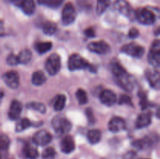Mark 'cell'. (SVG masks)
<instances>
[{
  "instance_id": "d6986e66",
  "label": "cell",
  "mask_w": 160,
  "mask_h": 159,
  "mask_svg": "<svg viewBox=\"0 0 160 159\" xmlns=\"http://www.w3.org/2000/svg\"><path fill=\"white\" fill-rule=\"evenodd\" d=\"M20 7L27 15H31L35 10V2L34 0H23L20 3Z\"/></svg>"
},
{
  "instance_id": "83f0119b",
  "label": "cell",
  "mask_w": 160,
  "mask_h": 159,
  "mask_svg": "<svg viewBox=\"0 0 160 159\" xmlns=\"http://www.w3.org/2000/svg\"><path fill=\"white\" fill-rule=\"evenodd\" d=\"M31 126V123L28 118H22L20 122L16 126V131L17 132H21L24 129H28V127Z\"/></svg>"
},
{
  "instance_id": "e575fe53",
  "label": "cell",
  "mask_w": 160,
  "mask_h": 159,
  "mask_svg": "<svg viewBox=\"0 0 160 159\" xmlns=\"http://www.w3.org/2000/svg\"><path fill=\"white\" fill-rule=\"evenodd\" d=\"M119 104H128L131 105L132 104V102H131V99L129 96L126 94L120 95V98L119 99Z\"/></svg>"
},
{
  "instance_id": "60d3db41",
  "label": "cell",
  "mask_w": 160,
  "mask_h": 159,
  "mask_svg": "<svg viewBox=\"0 0 160 159\" xmlns=\"http://www.w3.org/2000/svg\"><path fill=\"white\" fill-rule=\"evenodd\" d=\"M2 96H3V93L2 92H0V98H2Z\"/></svg>"
},
{
  "instance_id": "d6a6232c",
  "label": "cell",
  "mask_w": 160,
  "mask_h": 159,
  "mask_svg": "<svg viewBox=\"0 0 160 159\" xmlns=\"http://www.w3.org/2000/svg\"><path fill=\"white\" fill-rule=\"evenodd\" d=\"M9 139L6 135H0V151L6 150L9 146Z\"/></svg>"
},
{
  "instance_id": "7402d4cb",
  "label": "cell",
  "mask_w": 160,
  "mask_h": 159,
  "mask_svg": "<svg viewBox=\"0 0 160 159\" xmlns=\"http://www.w3.org/2000/svg\"><path fill=\"white\" fill-rule=\"evenodd\" d=\"M102 133L98 129H92L88 132V140L92 144L98 143L101 140Z\"/></svg>"
},
{
  "instance_id": "7bdbcfd3",
  "label": "cell",
  "mask_w": 160,
  "mask_h": 159,
  "mask_svg": "<svg viewBox=\"0 0 160 159\" xmlns=\"http://www.w3.org/2000/svg\"><path fill=\"white\" fill-rule=\"evenodd\" d=\"M103 159H107V158H103Z\"/></svg>"
},
{
  "instance_id": "3957f363",
  "label": "cell",
  "mask_w": 160,
  "mask_h": 159,
  "mask_svg": "<svg viewBox=\"0 0 160 159\" xmlns=\"http://www.w3.org/2000/svg\"><path fill=\"white\" fill-rule=\"evenodd\" d=\"M115 79L117 84L127 91H131L134 89V78L129 73H127L126 70L115 76Z\"/></svg>"
},
{
  "instance_id": "484cf974",
  "label": "cell",
  "mask_w": 160,
  "mask_h": 159,
  "mask_svg": "<svg viewBox=\"0 0 160 159\" xmlns=\"http://www.w3.org/2000/svg\"><path fill=\"white\" fill-rule=\"evenodd\" d=\"M42 30H43V32L45 34L52 35L56 33V30H57V25L54 22L47 21L42 26Z\"/></svg>"
},
{
  "instance_id": "603a6c76",
  "label": "cell",
  "mask_w": 160,
  "mask_h": 159,
  "mask_svg": "<svg viewBox=\"0 0 160 159\" xmlns=\"http://www.w3.org/2000/svg\"><path fill=\"white\" fill-rule=\"evenodd\" d=\"M31 57H32V53L28 49L22 50L17 55L19 63L21 64H26L29 62L31 61Z\"/></svg>"
},
{
  "instance_id": "6da1fadb",
  "label": "cell",
  "mask_w": 160,
  "mask_h": 159,
  "mask_svg": "<svg viewBox=\"0 0 160 159\" xmlns=\"http://www.w3.org/2000/svg\"><path fill=\"white\" fill-rule=\"evenodd\" d=\"M68 67L71 71L80 70H88L92 72L95 71V67L92 64L78 54H73L70 56L68 62Z\"/></svg>"
},
{
  "instance_id": "8992f818",
  "label": "cell",
  "mask_w": 160,
  "mask_h": 159,
  "mask_svg": "<svg viewBox=\"0 0 160 159\" xmlns=\"http://www.w3.org/2000/svg\"><path fill=\"white\" fill-rule=\"evenodd\" d=\"M76 10L74 6L70 2L65 5L62 12V22L64 25H70L74 22L76 19Z\"/></svg>"
},
{
  "instance_id": "d590c367",
  "label": "cell",
  "mask_w": 160,
  "mask_h": 159,
  "mask_svg": "<svg viewBox=\"0 0 160 159\" xmlns=\"http://www.w3.org/2000/svg\"><path fill=\"white\" fill-rule=\"evenodd\" d=\"M139 31L137 28H131L129 31V33H128V35L131 38H135L138 36Z\"/></svg>"
},
{
  "instance_id": "836d02e7",
  "label": "cell",
  "mask_w": 160,
  "mask_h": 159,
  "mask_svg": "<svg viewBox=\"0 0 160 159\" xmlns=\"http://www.w3.org/2000/svg\"><path fill=\"white\" fill-rule=\"evenodd\" d=\"M6 62H7L8 65H17V64H19L17 55H15L14 54L9 55L7 59H6Z\"/></svg>"
},
{
  "instance_id": "ac0fdd59",
  "label": "cell",
  "mask_w": 160,
  "mask_h": 159,
  "mask_svg": "<svg viewBox=\"0 0 160 159\" xmlns=\"http://www.w3.org/2000/svg\"><path fill=\"white\" fill-rule=\"evenodd\" d=\"M152 121V115L150 112H145L139 115L136 121V127L145 128L149 126Z\"/></svg>"
},
{
  "instance_id": "7a4b0ae2",
  "label": "cell",
  "mask_w": 160,
  "mask_h": 159,
  "mask_svg": "<svg viewBox=\"0 0 160 159\" xmlns=\"http://www.w3.org/2000/svg\"><path fill=\"white\" fill-rule=\"evenodd\" d=\"M134 17L138 20L139 23L145 25L152 24L156 21V16L154 12L146 8L137 9L134 12Z\"/></svg>"
},
{
  "instance_id": "5bb4252c",
  "label": "cell",
  "mask_w": 160,
  "mask_h": 159,
  "mask_svg": "<svg viewBox=\"0 0 160 159\" xmlns=\"http://www.w3.org/2000/svg\"><path fill=\"white\" fill-rule=\"evenodd\" d=\"M126 128V123L120 117H113L109 123V129L112 132H117Z\"/></svg>"
},
{
  "instance_id": "b9f144b4",
  "label": "cell",
  "mask_w": 160,
  "mask_h": 159,
  "mask_svg": "<svg viewBox=\"0 0 160 159\" xmlns=\"http://www.w3.org/2000/svg\"><path fill=\"white\" fill-rule=\"evenodd\" d=\"M142 159H148V158H142Z\"/></svg>"
},
{
  "instance_id": "277c9868",
  "label": "cell",
  "mask_w": 160,
  "mask_h": 159,
  "mask_svg": "<svg viewBox=\"0 0 160 159\" xmlns=\"http://www.w3.org/2000/svg\"><path fill=\"white\" fill-rule=\"evenodd\" d=\"M52 126L57 133L65 134L71 129V123L62 116H56L52 121Z\"/></svg>"
},
{
  "instance_id": "e0dca14e",
  "label": "cell",
  "mask_w": 160,
  "mask_h": 159,
  "mask_svg": "<svg viewBox=\"0 0 160 159\" xmlns=\"http://www.w3.org/2000/svg\"><path fill=\"white\" fill-rule=\"evenodd\" d=\"M146 77L152 87L156 89L159 88L160 84V78L159 73L157 70H148L146 72Z\"/></svg>"
},
{
  "instance_id": "7c38bea8",
  "label": "cell",
  "mask_w": 160,
  "mask_h": 159,
  "mask_svg": "<svg viewBox=\"0 0 160 159\" xmlns=\"http://www.w3.org/2000/svg\"><path fill=\"white\" fill-rule=\"evenodd\" d=\"M5 84L11 89H16L20 84V77L16 71H9L3 75Z\"/></svg>"
},
{
  "instance_id": "4316f807",
  "label": "cell",
  "mask_w": 160,
  "mask_h": 159,
  "mask_svg": "<svg viewBox=\"0 0 160 159\" xmlns=\"http://www.w3.org/2000/svg\"><path fill=\"white\" fill-rule=\"evenodd\" d=\"M110 4V0H97V12L101 14L106 11Z\"/></svg>"
},
{
  "instance_id": "f1b7e54d",
  "label": "cell",
  "mask_w": 160,
  "mask_h": 159,
  "mask_svg": "<svg viewBox=\"0 0 160 159\" xmlns=\"http://www.w3.org/2000/svg\"><path fill=\"white\" fill-rule=\"evenodd\" d=\"M40 4L45 5L51 8H57L62 3L63 0H38Z\"/></svg>"
},
{
  "instance_id": "ba28073f",
  "label": "cell",
  "mask_w": 160,
  "mask_h": 159,
  "mask_svg": "<svg viewBox=\"0 0 160 159\" xmlns=\"http://www.w3.org/2000/svg\"><path fill=\"white\" fill-rule=\"evenodd\" d=\"M121 51L132 57L141 58L145 53V48L135 43H131L123 45L121 48Z\"/></svg>"
},
{
  "instance_id": "ffe728a7",
  "label": "cell",
  "mask_w": 160,
  "mask_h": 159,
  "mask_svg": "<svg viewBox=\"0 0 160 159\" xmlns=\"http://www.w3.org/2000/svg\"><path fill=\"white\" fill-rule=\"evenodd\" d=\"M23 154L28 159H37L38 157V151L37 148L31 144H26L23 149Z\"/></svg>"
},
{
  "instance_id": "4dcf8cb0",
  "label": "cell",
  "mask_w": 160,
  "mask_h": 159,
  "mask_svg": "<svg viewBox=\"0 0 160 159\" xmlns=\"http://www.w3.org/2000/svg\"><path fill=\"white\" fill-rule=\"evenodd\" d=\"M28 108H30L31 109H34V110L38 111V112H41V113H45V106L42 103L39 102H31L29 104H28Z\"/></svg>"
},
{
  "instance_id": "8fae6325",
  "label": "cell",
  "mask_w": 160,
  "mask_h": 159,
  "mask_svg": "<svg viewBox=\"0 0 160 159\" xmlns=\"http://www.w3.org/2000/svg\"><path fill=\"white\" fill-rule=\"evenodd\" d=\"M114 7L120 13L128 18L131 19L133 17H134V12L126 0H117L114 4Z\"/></svg>"
},
{
  "instance_id": "52a82bcc",
  "label": "cell",
  "mask_w": 160,
  "mask_h": 159,
  "mask_svg": "<svg viewBox=\"0 0 160 159\" xmlns=\"http://www.w3.org/2000/svg\"><path fill=\"white\" fill-rule=\"evenodd\" d=\"M149 63L156 68L160 65V42L159 40L153 41L148 57Z\"/></svg>"
},
{
  "instance_id": "f546056e",
  "label": "cell",
  "mask_w": 160,
  "mask_h": 159,
  "mask_svg": "<svg viewBox=\"0 0 160 159\" xmlns=\"http://www.w3.org/2000/svg\"><path fill=\"white\" fill-rule=\"evenodd\" d=\"M76 97L80 104H84L88 102V95L85 90L78 89L76 92Z\"/></svg>"
},
{
  "instance_id": "ab89813d",
  "label": "cell",
  "mask_w": 160,
  "mask_h": 159,
  "mask_svg": "<svg viewBox=\"0 0 160 159\" xmlns=\"http://www.w3.org/2000/svg\"><path fill=\"white\" fill-rule=\"evenodd\" d=\"M9 1L12 2L18 3V4H19V3H20H20H21V2L23 1V0H9Z\"/></svg>"
},
{
  "instance_id": "cb8c5ba5",
  "label": "cell",
  "mask_w": 160,
  "mask_h": 159,
  "mask_svg": "<svg viewBox=\"0 0 160 159\" xmlns=\"http://www.w3.org/2000/svg\"><path fill=\"white\" fill-rule=\"evenodd\" d=\"M66 101H67V98L66 96L63 94H59L55 98L54 101V104H53V107L56 111H61L63 109V108L65 107Z\"/></svg>"
},
{
  "instance_id": "30bf717a",
  "label": "cell",
  "mask_w": 160,
  "mask_h": 159,
  "mask_svg": "<svg viewBox=\"0 0 160 159\" xmlns=\"http://www.w3.org/2000/svg\"><path fill=\"white\" fill-rule=\"evenodd\" d=\"M89 51L98 55H106L110 51V46L104 41L92 42L88 45Z\"/></svg>"
},
{
  "instance_id": "9a60e30c",
  "label": "cell",
  "mask_w": 160,
  "mask_h": 159,
  "mask_svg": "<svg viewBox=\"0 0 160 159\" xmlns=\"http://www.w3.org/2000/svg\"><path fill=\"white\" fill-rule=\"evenodd\" d=\"M61 151L65 154H70L75 149L74 140L70 136H66L60 143Z\"/></svg>"
},
{
  "instance_id": "9c48e42d",
  "label": "cell",
  "mask_w": 160,
  "mask_h": 159,
  "mask_svg": "<svg viewBox=\"0 0 160 159\" xmlns=\"http://www.w3.org/2000/svg\"><path fill=\"white\" fill-rule=\"evenodd\" d=\"M52 137L51 133L48 131L42 129V130L38 131L34 134L32 140L36 145L45 146L52 141Z\"/></svg>"
},
{
  "instance_id": "4fadbf2b",
  "label": "cell",
  "mask_w": 160,
  "mask_h": 159,
  "mask_svg": "<svg viewBox=\"0 0 160 159\" xmlns=\"http://www.w3.org/2000/svg\"><path fill=\"white\" fill-rule=\"evenodd\" d=\"M100 101L106 106H112L117 101V97L112 90H104L100 94Z\"/></svg>"
},
{
  "instance_id": "44dd1931",
  "label": "cell",
  "mask_w": 160,
  "mask_h": 159,
  "mask_svg": "<svg viewBox=\"0 0 160 159\" xmlns=\"http://www.w3.org/2000/svg\"><path fill=\"white\" fill-rule=\"evenodd\" d=\"M32 84L35 86H41L46 81V76L42 71H36L32 75Z\"/></svg>"
},
{
  "instance_id": "1f68e13d",
  "label": "cell",
  "mask_w": 160,
  "mask_h": 159,
  "mask_svg": "<svg viewBox=\"0 0 160 159\" xmlns=\"http://www.w3.org/2000/svg\"><path fill=\"white\" fill-rule=\"evenodd\" d=\"M56 151L53 147H48L42 153V158L43 159H54L56 157Z\"/></svg>"
},
{
  "instance_id": "74e56055",
  "label": "cell",
  "mask_w": 160,
  "mask_h": 159,
  "mask_svg": "<svg viewBox=\"0 0 160 159\" xmlns=\"http://www.w3.org/2000/svg\"><path fill=\"white\" fill-rule=\"evenodd\" d=\"M86 114H87V116L88 117V119L90 121V123H93L94 122V116H93V112L91 108H88L86 111Z\"/></svg>"
},
{
  "instance_id": "d4e9b609",
  "label": "cell",
  "mask_w": 160,
  "mask_h": 159,
  "mask_svg": "<svg viewBox=\"0 0 160 159\" xmlns=\"http://www.w3.org/2000/svg\"><path fill=\"white\" fill-rule=\"evenodd\" d=\"M52 44L50 41H45V42H38L34 45L35 50L39 53V54H44L47 52L52 48Z\"/></svg>"
},
{
  "instance_id": "8d00e7d4",
  "label": "cell",
  "mask_w": 160,
  "mask_h": 159,
  "mask_svg": "<svg viewBox=\"0 0 160 159\" xmlns=\"http://www.w3.org/2000/svg\"><path fill=\"white\" fill-rule=\"evenodd\" d=\"M84 34H85L88 37H94L95 36V31H94L93 28L92 27L87 28V29L84 31Z\"/></svg>"
},
{
  "instance_id": "f35d334b",
  "label": "cell",
  "mask_w": 160,
  "mask_h": 159,
  "mask_svg": "<svg viewBox=\"0 0 160 159\" xmlns=\"http://www.w3.org/2000/svg\"><path fill=\"white\" fill-rule=\"evenodd\" d=\"M4 34V24L2 20H0V36H2Z\"/></svg>"
},
{
  "instance_id": "5b68a950",
  "label": "cell",
  "mask_w": 160,
  "mask_h": 159,
  "mask_svg": "<svg viewBox=\"0 0 160 159\" xmlns=\"http://www.w3.org/2000/svg\"><path fill=\"white\" fill-rule=\"evenodd\" d=\"M60 58L57 54H52L45 62V70L51 76L57 74L60 70Z\"/></svg>"
},
{
  "instance_id": "2e32d148",
  "label": "cell",
  "mask_w": 160,
  "mask_h": 159,
  "mask_svg": "<svg viewBox=\"0 0 160 159\" xmlns=\"http://www.w3.org/2000/svg\"><path fill=\"white\" fill-rule=\"evenodd\" d=\"M22 111L21 104L17 100L12 101L9 111V118L11 120H17L20 116Z\"/></svg>"
}]
</instances>
